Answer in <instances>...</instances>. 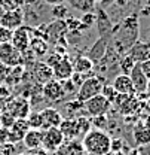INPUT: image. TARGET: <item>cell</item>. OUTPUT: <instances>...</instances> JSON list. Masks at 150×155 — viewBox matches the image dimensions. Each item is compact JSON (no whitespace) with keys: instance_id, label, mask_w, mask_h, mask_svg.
I'll return each instance as SVG.
<instances>
[{"instance_id":"3957f363","label":"cell","mask_w":150,"mask_h":155,"mask_svg":"<svg viewBox=\"0 0 150 155\" xmlns=\"http://www.w3.org/2000/svg\"><path fill=\"white\" fill-rule=\"evenodd\" d=\"M103 85H104V79L100 76H88L82 85L77 88V100L85 103L86 100L92 98L94 96H98L101 94V90H103Z\"/></svg>"},{"instance_id":"f6af8a7d","label":"cell","mask_w":150,"mask_h":155,"mask_svg":"<svg viewBox=\"0 0 150 155\" xmlns=\"http://www.w3.org/2000/svg\"><path fill=\"white\" fill-rule=\"evenodd\" d=\"M28 155H49V152L45 151L43 148H37V149H31V151H28Z\"/></svg>"},{"instance_id":"d6986e66","label":"cell","mask_w":150,"mask_h":155,"mask_svg":"<svg viewBox=\"0 0 150 155\" xmlns=\"http://www.w3.org/2000/svg\"><path fill=\"white\" fill-rule=\"evenodd\" d=\"M28 130H30V127L27 124V119H15L9 128V143L22 142L24 136Z\"/></svg>"},{"instance_id":"7c38bea8","label":"cell","mask_w":150,"mask_h":155,"mask_svg":"<svg viewBox=\"0 0 150 155\" xmlns=\"http://www.w3.org/2000/svg\"><path fill=\"white\" fill-rule=\"evenodd\" d=\"M110 40H112V38H109V36H100L94 42V45L89 48V51L86 52V57L89 60H92L94 64L98 63L101 58L106 55V52H107V49L110 46Z\"/></svg>"},{"instance_id":"f35d334b","label":"cell","mask_w":150,"mask_h":155,"mask_svg":"<svg viewBox=\"0 0 150 155\" xmlns=\"http://www.w3.org/2000/svg\"><path fill=\"white\" fill-rule=\"evenodd\" d=\"M122 148H123V140H122V139H112L110 152H120Z\"/></svg>"},{"instance_id":"cb8c5ba5","label":"cell","mask_w":150,"mask_h":155,"mask_svg":"<svg viewBox=\"0 0 150 155\" xmlns=\"http://www.w3.org/2000/svg\"><path fill=\"white\" fill-rule=\"evenodd\" d=\"M30 51L34 54V57L36 58H40L43 57V55H46L48 54V42L45 40V39L42 38V36H37L36 35V30H34V35H33V38L30 40Z\"/></svg>"},{"instance_id":"7bdbcfd3","label":"cell","mask_w":150,"mask_h":155,"mask_svg":"<svg viewBox=\"0 0 150 155\" xmlns=\"http://www.w3.org/2000/svg\"><path fill=\"white\" fill-rule=\"evenodd\" d=\"M39 0H15V3H17V6L18 8H24V6H33V5H36Z\"/></svg>"},{"instance_id":"ac0fdd59","label":"cell","mask_w":150,"mask_h":155,"mask_svg":"<svg viewBox=\"0 0 150 155\" xmlns=\"http://www.w3.org/2000/svg\"><path fill=\"white\" fill-rule=\"evenodd\" d=\"M112 87L114 88V91L117 94H126V96H135V90H134V85L131 82V78L128 75H117V76L113 79Z\"/></svg>"},{"instance_id":"e575fe53","label":"cell","mask_w":150,"mask_h":155,"mask_svg":"<svg viewBox=\"0 0 150 155\" xmlns=\"http://www.w3.org/2000/svg\"><path fill=\"white\" fill-rule=\"evenodd\" d=\"M91 125H92L94 128L104 130V131H106V127H107V118H106V115L94 116V118L91 119Z\"/></svg>"},{"instance_id":"277c9868","label":"cell","mask_w":150,"mask_h":155,"mask_svg":"<svg viewBox=\"0 0 150 155\" xmlns=\"http://www.w3.org/2000/svg\"><path fill=\"white\" fill-rule=\"evenodd\" d=\"M5 110L15 119H25L31 112V104L24 96H14L5 103Z\"/></svg>"},{"instance_id":"f907efd6","label":"cell","mask_w":150,"mask_h":155,"mask_svg":"<svg viewBox=\"0 0 150 155\" xmlns=\"http://www.w3.org/2000/svg\"><path fill=\"white\" fill-rule=\"evenodd\" d=\"M17 155H28V152H27V154H17Z\"/></svg>"},{"instance_id":"74e56055","label":"cell","mask_w":150,"mask_h":155,"mask_svg":"<svg viewBox=\"0 0 150 155\" xmlns=\"http://www.w3.org/2000/svg\"><path fill=\"white\" fill-rule=\"evenodd\" d=\"M11 38H12V30H8V28L0 25V43L11 42Z\"/></svg>"},{"instance_id":"f546056e","label":"cell","mask_w":150,"mask_h":155,"mask_svg":"<svg viewBox=\"0 0 150 155\" xmlns=\"http://www.w3.org/2000/svg\"><path fill=\"white\" fill-rule=\"evenodd\" d=\"M76 122H77L79 137H83V136L92 128V125H91V119H88V118H85V116H76Z\"/></svg>"},{"instance_id":"d590c367","label":"cell","mask_w":150,"mask_h":155,"mask_svg":"<svg viewBox=\"0 0 150 155\" xmlns=\"http://www.w3.org/2000/svg\"><path fill=\"white\" fill-rule=\"evenodd\" d=\"M15 118L12 115H9L6 110H2V115H0V127L3 128H11V125L14 124Z\"/></svg>"},{"instance_id":"681fc988","label":"cell","mask_w":150,"mask_h":155,"mask_svg":"<svg viewBox=\"0 0 150 155\" xmlns=\"http://www.w3.org/2000/svg\"><path fill=\"white\" fill-rule=\"evenodd\" d=\"M82 155H92V154H88V152H83Z\"/></svg>"},{"instance_id":"ba28073f","label":"cell","mask_w":150,"mask_h":155,"mask_svg":"<svg viewBox=\"0 0 150 155\" xmlns=\"http://www.w3.org/2000/svg\"><path fill=\"white\" fill-rule=\"evenodd\" d=\"M34 35V30L28 25H21L17 30L12 31V38H11V43L18 49L19 52H25L30 46V40Z\"/></svg>"},{"instance_id":"60d3db41","label":"cell","mask_w":150,"mask_h":155,"mask_svg":"<svg viewBox=\"0 0 150 155\" xmlns=\"http://www.w3.org/2000/svg\"><path fill=\"white\" fill-rule=\"evenodd\" d=\"M86 78H88L86 75H82V73H77V72H75V73L72 75V78H70V81L75 84L76 88H79V87L82 85V82H83Z\"/></svg>"},{"instance_id":"44dd1931","label":"cell","mask_w":150,"mask_h":155,"mask_svg":"<svg viewBox=\"0 0 150 155\" xmlns=\"http://www.w3.org/2000/svg\"><path fill=\"white\" fill-rule=\"evenodd\" d=\"M43 131L42 128H30L24 139H22V143L24 146L31 151V149H37V148H42V142H43Z\"/></svg>"},{"instance_id":"8d00e7d4","label":"cell","mask_w":150,"mask_h":155,"mask_svg":"<svg viewBox=\"0 0 150 155\" xmlns=\"http://www.w3.org/2000/svg\"><path fill=\"white\" fill-rule=\"evenodd\" d=\"M62 57H64V55H61V54H58L56 51H54L52 54H49V55L46 57L45 63H46V64H48L49 67H54V66H55L56 63H58V61H59V60H61Z\"/></svg>"},{"instance_id":"83f0119b","label":"cell","mask_w":150,"mask_h":155,"mask_svg":"<svg viewBox=\"0 0 150 155\" xmlns=\"http://www.w3.org/2000/svg\"><path fill=\"white\" fill-rule=\"evenodd\" d=\"M65 2L80 12H92L95 8V0H65Z\"/></svg>"},{"instance_id":"7402d4cb","label":"cell","mask_w":150,"mask_h":155,"mask_svg":"<svg viewBox=\"0 0 150 155\" xmlns=\"http://www.w3.org/2000/svg\"><path fill=\"white\" fill-rule=\"evenodd\" d=\"M85 152L80 140H64L62 145L55 151V155H82Z\"/></svg>"},{"instance_id":"2e32d148","label":"cell","mask_w":150,"mask_h":155,"mask_svg":"<svg viewBox=\"0 0 150 155\" xmlns=\"http://www.w3.org/2000/svg\"><path fill=\"white\" fill-rule=\"evenodd\" d=\"M42 116V124H43V130L51 128V127H58L62 121V115L59 110H56L55 107H43L40 110Z\"/></svg>"},{"instance_id":"9c48e42d","label":"cell","mask_w":150,"mask_h":155,"mask_svg":"<svg viewBox=\"0 0 150 155\" xmlns=\"http://www.w3.org/2000/svg\"><path fill=\"white\" fill-rule=\"evenodd\" d=\"M113 104L119 109V112L125 116L135 114L140 107V101L135 96H126V94H117Z\"/></svg>"},{"instance_id":"ffe728a7","label":"cell","mask_w":150,"mask_h":155,"mask_svg":"<svg viewBox=\"0 0 150 155\" xmlns=\"http://www.w3.org/2000/svg\"><path fill=\"white\" fill-rule=\"evenodd\" d=\"M64 140H76L79 139V130H77V122L76 118H62L61 124L58 125Z\"/></svg>"},{"instance_id":"816d5d0a","label":"cell","mask_w":150,"mask_h":155,"mask_svg":"<svg viewBox=\"0 0 150 155\" xmlns=\"http://www.w3.org/2000/svg\"><path fill=\"white\" fill-rule=\"evenodd\" d=\"M0 115H2V107H0Z\"/></svg>"},{"instance_id":"484cf974","label":"cell","mask_w":150,"mask_h":155,"mask_svg":"<svg viewBox=\"0 0 150 155\" xmlns=\"http://www.w3.org/2000/svg\"><path fill=\"white\" fill-rule=\"evenodd\" d=\"M95 64L92 60L86 57V55H80V57L76 58V61L73 63V69L77 73H82V75H86V76H92V70H94Z\"/></svg>"},{"instance_id":"ee69618b","label":"cell","mask_w":150,"mask_h":155,"mask_svg":"<svg viewBox=\"0 0 150 155\" xmlns=\"http://www.w3.org/2000/svg\"><path fill=\"white\" fill-rule=\"evenodd\" d=\"M8 66H5L2 61H0V84H3L5 82V79H6V75H8Z\"/></svg>"},{"instance_id":"bcb514c9","label":"cell","mask_w":150,"mask_h":155,"mask_svg":"<svg viewBox=\"0 0 150 155\" xmlns=\"http://www.w3.org/2000/svg\"><path fill=\"white\" fill-rule=\"evenodd\" d=\"M46 5H49V6H55V5H61V3H64L65 0H43Z\"/></svg>"},{"instance_id":"836d02e7","label":"cell","mask_w":150,"mask_h":155,"mask_svg":"<svg viewBox=\"0 0 150 155\" xmlns=\"http://www.w3.org/2000/svg\"><path fill=\"white\" fill-rule=\"evenodd\" d=\"M82 28H89L91 25L95 24V14L94 12H83L82 18H80Z\"/></svg>"},{"instance_id":"e0dca14e","label":"cell","mask_w":150,"mask_h":155,"mask_svg":"<svg viewBox=\"0 0 150 155\" xmlns=\"http://www.w3.org/2000/svg\"><path fill=\"white\" fill-rule=\"evenodd\" d=\"M95 24L98 27V33L100 36H109L112 38V33H113V22L109 14L101 8L98 9V14H95Z\"/></svg>"},{"instance_id":"6da1fadb","label":"cell","mask_w":150,"mask_h":155,"mask_svg":"<svg viewBox=\"0 0 150 155\" xmlns=\"http://www.w3.org/2000/svg\"><path fill=\"white\" fill-rule=\"evenodd\" d=\"M140 36V21L137 14H131L122 19L119 24L113 25L110 46L120 57L128 52V49L138 40Z\"/></svg>"},{"instance_id":"30bf717a","label":"cell","mask_w":150,"mask_h":155,"mask_svg":"<svg viewBox=\"0 0 150 155\" xmlns=\"http://www.w3.org/2000/svg\"><path fill=\"white\" fill-rule=\"evenodd\" d=\"M64 137L61 134L58 127H51L46 128L43 131V142H42V148L48 152H55L56 149L62 145Z\"/></svg>"},{"instance_id":"d4e9b609","label":"cell","mask_w":150,"mask_h":155,"mask_svg":"<svg viewBox=\"0 0 150 155\" xmlns=\"http://www.w3.org/2000/svg\"><path fill=\"white\" fill-rule=\"evenodd\" d=\"M24 73H25V67L24 66H14L8 69V75L5 79V85L8 87H15L22 82L24 79Z\"/></svg>"},{"instance_id":"8992f818","label":"cell","mask_w":150,"mask_h":155,"mask_svg":"<svg viewBox=\"0 0 150 155\" xmlns=\"http://www.w3.org/2000/svg\"><path fill=\"white\" fill-rule=\"evenodd\" d=\"M112 107V103L106 98L104 96L98 94V96H94L92 98L86 100L83 103V109L88 115H91L92 118L94 116H101V115H106Z\"/></svg>"},{"instance_id":"4316f807","label":"cell","mask_w":150,"mask_h":155,"mask_svg":"<svg viewBox=\"0 0 150 155\" xmlns=\"http://www.w3.org/2000/svg\"><path fill=\"white\" fill-rule=\"evenodd\" d=\"M132 136H134V142L138 146H149L150 145V127L135 125Z\"/></svg>"},{"instance_id":"52a82bcc","label":"cell","mask_w":150,"mask_h":155,"mask_svg":"<svg viewBox=\"0 0 150 155\" xmlns=\"http://www.w3.org/2000/svg\"><path fill=\"white\" fill-rule=\"evenodd\" d=\"M0 61H2L5 66H8V67L24 66L22 54L19 52L11 42L0 43Z\"/></svg>"},{"instance_id":"9a60e30c","label":"cell","mask_w":150,"mask_h":155,"mask_svg":"<svg viewBox=\"0 0 150 155\" xmlns=\"http://www.w3.org/2000/svg\"><path fill=\"white\" fill-rule=\"evenodd\" d=\"M135 63H141L144 60L150 58V42H143L137 40L126 52Z\"/></svg>"},{"instance_id":"7a4b0ae2","label":"cell","mask_w":150,"mask_h":155,"mask_svg":"<svg viewBox=\"0 0 150 155\" xmlns=\"http://www.w3.org/2000/svg\"><path fill=\"white\" fill-rule=\"evenodd\" d=\"M83 151L92 155H107L110 152V143L112 137L104 130L91 128L80 140Z\"/></svg>"},{"instance_id":"f1b7e54d","label":"cell","mask_w":150,"mask_h":155,"mask_svg":"<svg viewBox=\"0 0 150 155\" xmlns=\"http://www.w3.org/2000/svg\"><path fill=\"white\" fill-rule=\"evenodd\" d=\"M117 66H119V69H120V72H122L123 75H129V72H131L132 69H134V66H135V61H134L128 54H123V55H120L119 60H117Z\"/></svg>"},{"instance_id":"d6a6232c","label":"cell","mask_w":150,"mask_h":155,"mask_svg":"<svg viewBox=\"0 0 150 155\" xmlns=\"http://www.w3.org/2000/svg\"><path fill=\"white\" fill-rule=\"evenodd\" d=\"M101 96H104L113 104V101H114V98L117 96V93L114 91L112 84H104V85H103V90H101Z\"/></svg>"},{"instance_id":"4dcf8cb0","label":"cell","mask_w":150,"mask_h":155,"mask_svg":"<svg viewBox=\"0 0 150 155\" xmlns=\"http://www.w3.org/2000/svg\"><path fill=\"white\" fill-rule=\"evenodd\" d=\"M51 15H52V18H55V19H65L69 17V8L64 3L55 5L51 9Z\"/></svg>"},{"instance_id":"5b68a950","label":"cell","mask_w":150,"mask_h":155,"mask_svg":"<svg viewBox=\"0 0 150 155\" xmlns=\"http://www.w3.org/2000/svg\"><path fill=\"white\" fill-rule=\"evenodd\" d=\"M25 21V12L22 8H15L11 11H3L0 14V25L8 28V30H17L18 27L24 25Z\"/></svg>"},{"instance_id":"c3c4849f","label":"cell","mask_w":150,"mask_h":155,"mask_svg":"<svg viewBox=\"0 0 150 155\" xmlns=\"http://www.w3.org/2000/svg\"><path fill=\"white\" fill-rule=\"evenodd\" d=\"M147 91H149V93H150V79H149V81H147Z\"/></svg>"},{"instance_id":"b9f144b4","label":"cell","mask_w":150,"mask_h":155,"mask_svg":"<svg viewBox=\"0 0 150 155\" xmlns=\"http://www.w3.org/2000/svg\"><path fill=\"white\" fill-rule=\"evenodd\" d=\"M140 67H141L143 73L146 75V78L150 79V58L144 60V61H141V63H140Z\"/></svg>"},{"instance_id":"5bb4252c","label":"cell","mask_w":150,"mask_h":155,"mask_svg":"<svg viewBox=\"0 0 150 155\" xmlns=\"http://www.w3.org/2000/svg\"><path fill=\"white\" fill-rule=\"evenodd\" d=\"M52 73H54V79H56V81H67V79H70L72 75L75 73L73 63L70 61L69 57H62L52 67Z\"/></svg>"},{"instance_id":"1f68e13d","label":"cell","mask_w":150,"mask_h":155,"mask_svg":"<svg viewBox=\"0 0 150 155\" xmlns=\"http://www.w3.org/2000/svg\"><path fill=\"white\" fill-rule=\"evenodd\" d=\"M25 119H27V124H28L30 128H42V127H43L40 112H30ZM42 130H43V128H42Z\"/></svg>"},{"instance_id":"ab89813d","label":"cell","mask_w":150,"mask_h":155,"mask_svg":"<svg viewBox=\"0 0 150 155\" xmlns=\"http://www.w3.org/2000/svg\"><path fill=\"white\" fill-rule=\"evenodd\" d=\"M15 8H18L17 3H15V0H0V9H2V12L3 11H11V9H15Z\"/></svg>"},{"instance_id":"4fadbf2b","label":"cell","mask_w":150,"mask_h":155,"mask_svg":"<svg viewBox=\"0 0 150 155\" xmlns=\"http://www.w3.org/2000/svg\"><path fill=\"white\" fill-rule=\"evenodd\" d=\"M128 76L131 78V82H132V85H134L135 94L143 96V94L147 93V81H149V79L143 73V70H141V67H140V63H135L134 69L129 72Z\"/></svg>"},{"instance_id":"8fae6325","label":"cell","mask_w":150,"mask_h":155,"mask_svg":"<svg viewBox=\"0 0 150 155\" xmlns=\"http://www.w3.org/2000/svg\"><path fill=\"white\" fill-rule=\"evenodd\" d=\"M42 94H43V98H46L48 101H52V103L61 101L65 97V93L62 90L61 82L54 79V78L42 85Z\"/></svg>"},{"instance_id":"7dc6e473","label":"cell","mask_w":150,"mask_h":155,"mask_svg":"<svg viewBox=\"0 0 150 155\" xmlns=\"http://www.w3.org/2000/svg\"><path fill=\"white\" fill-rule=\"evenodd\" d=\"M107 155H126L123 151H120V152H109Z\"/></svg>"},{"instance_id":"603a6c76","label":"cell","mask_w":150,"mask_h":155,"mask_svg":"<svg viewBox=\"0 0 150 155\" xmlns=\"http://www.w3.org/2000/svg\"><path fill=\"white\" fill-rule=\"evenodd\" d=\"M33 75L36 78L39 84H45L48 81H51L54 78L52 73V67H49L45 61H37L34 63V67H33Z\"/></svg>"}]
</instances>
